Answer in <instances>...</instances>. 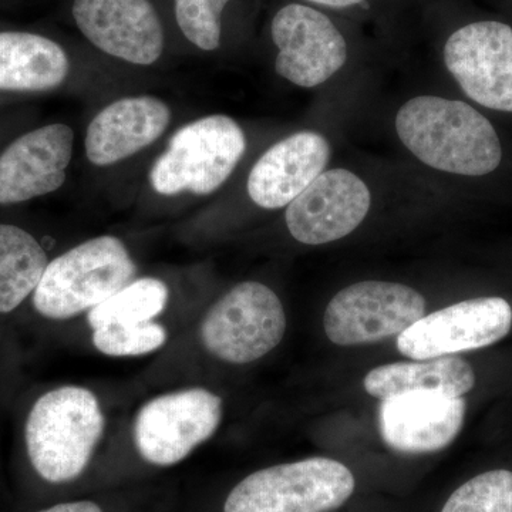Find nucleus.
Returning a JSON list of instances; mask_svg holds the SVG:
<instances>
[{"mask_svg": "<svg viewBox=\"0 0 512 512\" xmlns=\"http://www.w3.org/2000/svg\"><path fill=\"white\" fill-rule=\"evenodd\" d=\"M137 275L126 242L99 235L52 259L30 302L40 319L70 328Z\"/></svg>", "mask_w": 512, "mask_h": 512, "instance_id": "6", "label": "nucleus"}, {"mask_svg": "<svg viewBox=\"0 0 512 512\" xmlns=\"http://www.w3.org/2000/svg\"><path fill=\"white\" fill-rule=\"evenodd\" d=\"M147 393L126 383H60L43 390L23 421V451L53 501L84 493L127 410Z\"/></svg>", "mask_w": 512, "mask_h": 512, "instance_id": "1", "label": "nucleus"}, {"mask_svg": "<svg viewBox=\"0 0 512 512\" xmlns=\"http://www.w3.org/2000/svg\"><path fill=\"white\" fill-rule=\"evenodd\" d=\"M284 303L268 285L244 281L208 301L173 345L153 357L134 382L146 390L208 383L215 367L254 365L285 338Z\"/></svg>", "mask_w": 512, "mask_h": 512, "instance_id": "3", "label": "nucleus"}, {"mask_svg": "<svg viewBox=\"0 0 512 512\" xmlns=\"http://www.w3.org/2000/svg\"><path fill=\"white\" fill-rule=\"evenodd\" d=\"M512 309L503 298L468 299L423 316L396 340L402 355L434 359L487 348L510 333Z\"/></svg>", "mask_w": 512, "mask_h": 512, "instance_id": "11", "label": "nucleus"}, {"mask_svg": "<svg viewBox=\"0 0 512 512\" xmlns=\"http://www.w3.org/2000/svg\"><path fill=\"white\" fill-rule=\"evenodd\" d=\"M474 384L473 367L453 355L379 366L367 373L363 380L366 392L380 400L413 392L463 397Z\"/></svg>", "mask_w": 512, "mask_h": 512, "instance_id": "20", "label": "nucleus"}, {"mask_svg": "<svg viewBox=\"0 0 512 512\" xmlns=\"http://www.w3.org/2000/svg\"><path fill=\"white\" fill-rule=\"evenodd\" d=\"M50 259L26 229L0 224V315L18 311L35 293Z\"/></svg>", "mask_w": 512, "mask_h": 512, "instance_id": "22", "label": "nucleus"}, {"mask_svg": "<svg viewBox=\"0 0 512 512\" xmlns=\"http://www.w3.org/2000/svg\"><path fill=\"white\" fill-rule=\"evenodd\" d=\"M356 491L352 470L329 457L258 468L204 512H333Z\"/></svg>", "mask_w": 512, "mask_h": 512, "instance_id": "7", "label": "nucleus"}, {"mask_svg": "<svg viewBox=\"0 0 512 512\" xmlns=\"http://www.w3.org/2000/svg\"><path fill=\"white\" fill-rule=\"evenodd\" d=\"M70 73L67 50L52 37L20 30L0 32V90L46 92Z\"/></svg>", "mask_w": 512, "mask_h": 512, "instance_id": "19", "label": "nucleus"}, {"mask_svg": "<svg viewBox=\"0 0 512 512\" xmlns=\"http://www.w3.org/2000/svg\"><path fill=\"white\" fill-rule=\"evenodd\" d=\"M69 15L87 43L120 62L153 66L167 49L158 0H69Z\"/></svg>", "mask_w": 512, "mask_h": 512, "instance_id": "9", "label": "nucleus"}, {"mask_svg": "<svg viewBox=\"0 0 512 512\" xmlns=\"http://www.w3.org/2000/svg\"><path fill=\"white\" fill-rule=\"evenodd\" d=\"M171 16L181 37L197 50H220L224 16L232 0H170Z\"/></svg>", "mask_w": 512, "mask_h": 512, "instance_id": "23", "label": "nucleus"}, {"mask_svg": "<svg viewBox=\"0 0 512 512\" xmlns=\"http://www.w3.org/2000/svg\"><path fill=\"white\" fill-rule=\"evenodd\" d=\"M448 72L471 100L512 113V28L503 22L470 23L448 37Z\"/></svg>", "mask_w": 512, "mask_h": 512, "instance_id": "13", "label": "nucleus"}, {"mask_svg": "<svg viewBox=\"0 0 512 512\" xmlns=\"http://www.w3.org/2000/svg\"><path fill=\"white\" fill-rule=\"evenodd\" d=\"M423 316L426 301L410 286L366 281L342 289L329 302L323 328L335 345H372L400 335Z\"/></svg>", "mask_w": 512, "mask_h": 512, "instance_id": "10", "label": "nucleus"}, {"mask_svg": "<svg viewBox=\"0 0 512 512\" xmlns=\"http://www.w3.org/2000/svg\"><path fill=\"white\" fill-rule=\"evenodd\" d=\"M440 512H512V471L497 468L470 478L451 493Z\"/></svg>", "mask_w": 512, "mask_h": 512, "instance_id": "24", "label": "nucleus"}, {"mask_svg": "<svg viewBox=\"0 0 512 512\" xmlns=\"http://www.w3.org/2000/svg\"><path fill=\"white\" fill-rule=\"evenodd\" d=\"M180 498L178 481L163 476L69 495L35 512H177Z\"/></svg>", "mask_w": 512, "mask_h": 512, "instance_id": "21", "label": "nucleus"}, {"mask_svg": "<svg viewBox=\"0 0 512 512\" xmlns=\"http://www.w3.org/2000/svg\"><path fill=\"white\" fill-rule=\"evenodd\" d=\"M330 158L328 140L302 131L276 143L256 161L248 177V194L258 207H288L325 170Z\"/></svg>", "mask_w": 512, "mask_h": 512, "instance_id": "18", "label": "nucleus"}, {"mask_svg": "<svg viewBox=\"0 0 512 512\" xmlns=\"http://www.w3.org/2000/svg\"><path fill=\"white\" fill-rule=\"evenodd\" d=\"M73 148L72 127L62 123L16 138L0 154V205L20 204L60 190Z\"/></svg>", "mask_w": 512, "mask_h": 512, "instance_id": "16", "label": "nucleus"}, {"mask_svg": "<svg viewBox=\"0 0 512 512\" xmlns=\"http://www.w3.org/2000/svg\"><path fill=\"white\" fill-rule=\"evenodd\" d=\"M463 397L413 392L382 400L379 430L390 450L406 456L437 453L457 439L464 426Z\"/></svg>", "mask_w": 512, "mask_h": 512, "instance_id": "15", "label": "nucleus"}, {"mask_svg": "<svg viewBox=\"0 0 512 512\" xmlns=\"http://www.w3.org/2000/svg\"><path fill=\"white\" fill-rule=\"evenodd\" d=\"M208 301L178 293L161 275H140L67 328L110 359L156 357L183 335Z\"/></svg>", "mask_w": 512, "mask_h": 512, "instance_id": "4", "label": "nucleus"}, {"mask_svg": "<svg viewBox=\"0 0 512 512\" xmlns=\"http://www.w3.org/2000/svg\"><path fill=\"white\" fill-rule=\"evenodd\" d=\"M170 123L171 109L158 97L133 96L114 101L87 127V160L97 167L127 160L156 143Z\"/></svg>", "mask_w": 512, "mask_h": 512, "instance_id": "17", "label": "nucleus"}, {"mask_svg": "<svg viewBox=\"0 0 512 512\" xmlns=\"http://www.w3.org/2000/svg\"><path fill=\"white\" fill-rule=\"evenodd\" d=\"M247 150L239 124L224 114H212L185 124L168 141L167 150L150 171V184L163 197L188 192L205 197L231 177Z\"/></svg>", "mask_w": 512, "mask_h": 512, "instance_id": "8", "label": "nucleus"}, {"mask_svg": "<svg viewBox=\"0 0 512 512\" xmlns=\"http://www.w3.org/2000/svg\"><path fill=\"white\" fill-rule=\"evenodd\" d=\"M306 2L316 3V5L328 6V8L342 9L349 6L359 5L363 0H306Z\"/></svg>", "mask_w": 512, "mask_h": 512, "instance_id": "25", "label": "nucleus"}, {"mask_svg": "<svg viewBox=\"0 0 512 512\" xmlns=\"http://www.w3.org/2000/svg\"><path fill=\"white\" fill-rule=\"evenodd\" d=\"M225 413L224 396L210 383L144 393L124 414L86 491L165 476L217 436Z\"/></svg>", "mask_w": 512, "mask_h": 512, "instance_id": "2", "label": "nucleus"}, {"mask_svg": "<svg viewBox=\"0 0 512 512\" xmlns=\"http://www.w3.org/2000/svg\"><path fill=\"white\" fill-rule=\"evenodd\" d=\"M271 37L278 49L276 73L299 87L325 83L348 59L345 37L332 20L301 3H289L275 13Z\"/></svg>", "mask_w": 512, "mask_h": 512, "instance_id": "12", "label": "nucleus"}, {"mask_svg": "<svg viewBox=\"0 0 512 512\" xmlns=\"http://www.w3.org/2000/svg\"><path fill=\"white\" fill-rule=\"evenodd\" d=\"M370 202L369 188L356 174L343 168L323 171L286 208V227L301 244H328L355 231Z\"/></svg>", "mask_w": 512, "mask_h": 512, "instance_id": "14", "label": "nucleus"}, {"mask_svg": "<svg viewBox=\"0 0 512 512\" xmlns=\"http://www.w3.org/2000/svg\"><path fill=\"white\" fill-rule=\"evenodd\" d=\"M396 130L414 156L446 173L481 177L503 158L493 124L464 101L416 97L397 113Z\"/></svg>", "mask_w": 512, "mask_h": 512, "instance_id": "5", "label": "nucleus"}]
</instances>
